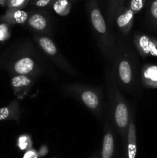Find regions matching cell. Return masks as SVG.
<instances>
[{
	"instance_id": "obj_1",
	"label": "cell",
	"mask_w": 157,
	"mask_h": 158,
	"mask_svg": "<svg viewBox=\"0 0 157 158\" xmlns=\"http://www.w3.org/2000/svg\"><path fill=\"white\" fill-rule=\"evenodd\" d=\"M4 66L12 76L26 75L40 78L53 76L46 57L33 40L26 38L12 48L4 60Z\"/></svg>"
},
{
	"instance_id": "obj_2",
	"label": "cell",
	"mask_w": 157,
	"mask_h": 158,
	"mask_svg": "<svg viewBox=\"0 0 157 158\" xmlns=\"http://www.w3.org/2000/svg\"><path fill=\"white\" fill-rule=\"evenodd\" d=\"M105 83L108 98L106 110L115 131L124 143L132 111L115 81L111 66L105 68Z\"/></svg>"
},
{
	"instance_id": "obj_3",
	"label": "cell",
	"mask_w": 157,
	"mask_h": 158,
	"mask_svg": "<svg viewBox=\"0 0 157 158\" xmlns=\"http://www.w3.org/2000/svg\"><path fill=\"white\" fill-rule=\"evenodd\" d=\"M111 69L120 89L129 94H134L138 86L136 63L132 50L121 40L115 39Z\"/></svg>"
},
{
	"instance_id": "obj_4",
	"label": "cell",
	"mask_w": 157,
	"mask_h": 158,
	"mask_svg": "<svg viewBox=\"0 0 157 158\" xmlns=\"http://www.w3.org/2000/svg\"><path fill=\"white\" fill-rule=\"evenodd\" d=\"M87 11L91 28L100 52L106 61L111 63L115 50V36L106 23L97 0H88Z\"/></svg>"
},
{
	"instance_id": "obj_5",
	"label": "cell",
	"mask_w": 157,
	"mask_h": 158,
	"mask_svg": "<svg viewBox=\"0 0 157 158\" xmlns=\"http://www.w3.org/2000/svg\"><path fill=\"white\" fill-rule=\"evenodd\" d=\"M63 93L84 105L96 118L102 120L104 113V100L100 88L80 83H64Z\"/></svg>"
},
{
	"instance_id": "obj_6",
	"label": "cell",
	"mask_w": 157,
	"mask_h": 158,
	"mask_svg": "<svg viewBox=\"0 0 157 158\" xmlns=\"http://www.w3.org/2000/svg\"><path fill=\"white\" fill-rule=\"evenodd\" d=\"M32 40L41 51L42 54L57 68L72 77L78 76L76 69L68 62L49 35L33 33Z\"/></svg>"
},
{
	"instance_id": "obj_7",
	"label": "cell",
	"mask_w": 157,
	"mask_h": 158,
	"mask_svg": "<svg viewBox=\"0 0 157 158\" xmlns=\"http://www.w3.org/2000/svg\"><path fill=\"white\" fill-rule=\"evenodd\" d=\"M106 110L103 137L102 142L100 158H117V142L115 130L111 122L108 112Z\"/></svg>"
},
{
	"instance_id": "obj_8",
	"label": "cell",
	"mask_w": 157,
	"mask_h": 158,
	"mask_svg": "<svg viewBox=\"0 0 157 158\" xmlns=\"http://www.w3.org/2000/svg\"><path fill=\"white\" fill-rule=\"evenodd\" d=\"M133 43L143 58L157 57V39L155 37L136 32L133 36Z\"/></svg>"
},
{
	"instance_id": "obj_9",
	"label": "cell",
	"mask_w": 157,
	"mask_h": 158,
	"mask_svg": "<svg viewBox=\"0 0 157 158\" xmlns=\"http://www.w3.org/2000/svg\"><path fill=\"white\" fill-rule=\"evenodd\" d=\"M38 80V78L26 75L12 76L10 80L11 87L17 100L24 99L30 93Z\"/></svg>"
},
{
	"instance_id": "obj_10",
	"label": "cell",
	"mask_w": 157,
	"mask_h": 158,
	"mask_svg": "<svg viewBox=\"0 0 157 158\" xmlns=\"http://www.w3.org/2000/svg\"><path fill=\"white\" fill-rule=\"evenodd\" d=\"M26 26L36 34L49 35L51 32L50 19L47 15L42 12H32L26 23Z\"/></svg>"
},
{
	"instance_id": "obj_11",
	"label": "cell",
	"mask_w": 157,
	"mask_h": 158,
	"mask_svg": "<svg viewBox=\"0 0 157 158\" xmlns=\"http://www.w3.org/2000/svg\"><path fill=\"white\" fill-rule=\"evenodd\" d=\"M125 145V158H135L137 154V134L135 116L133 111L131 113L130 121L126 132Z\"/></svg>"
},
{
	"instance_id": "obj_12",
	"label": "cell",
	"mask_w": 157,
	"mask_h": 158,
	"mask_svg": "<svg viewBox=\"0 0 157 158\" xmlns=\"http://www.w3.org/2000/svg\"><path fill=\"white\" fill-rule=\"evenodd\" d=\"M135 14L129 8L124 6L120 8L115 17V22L120 32L124 35H127L130 32L134 23Z\"/></svg>"
},
{
	"instance_id": "obj_13",
	"label": "cell",
	"mask_w": 157,
	"mask_h": 158,
	"mask_svg": "<svg viewBox=\"0 0 157 158\" xmlns=\"http://www.w3.org/2000/svg\"><path fill=\"white\" fill-rule=\"evenodd\" d=\"M29 13L23 9H7L4 14L0 17L1 23H7L9 26L26 25Z\"/></svg>"
},
{
	"instance_id": "obj_14",
	"label": "cell",
	"mask_w": 157,
	"mask_h": 158,
	"mask_svg": "<svg viewBox=\"0 0 157 158\" xmlns=\"http://www.w3.org/2000/svg\"><path fill=\"white\" fill-rule=\"evenodd\" d=\"M141 82L143 86L157 89V64H145L142 67Z\"/></svg>"
},
{
	"instance_id": "obj_15",
	"label": "cell",
	"mask_w": 157,
	"mask_h": 158,
	"mask_svg": "<svg viewBox=\"0 0 157 158\" xmlns=\"http://www.w3.org/2000/svg\"><path fill=\"white\" fill-rule=\"evenodd\" d=\"M21 108L18 100H12L7 106L0 108V121L14 120L19 123L21 118Z\"/></svg>"
},
{
	"instance_id": "obj_16",
	"label": "cell",
	"mask_w": 157,
	"mask_h": 158,
	"mask_svg": "<svg viewBox=\"0 0 157 158\" xmlns=\"http://www.w3.org/2000/svg\"><path fill=\"white\" fill-rule=\"evenodd\" d=\"M126 1V0H108L107 18L109 24H113L117 12L120 8L125 6Z\"/></svg>"
},
{
	"instance_id": "obj_17",
	"label": "cell",
	"mask_w": 157,
	"mask_h": 158,
	"mask_svg": "<svg viewBox=\"0 0 157 158\" xmlns=\"http://www.w3.org/2000/svg\"><path fill=\"white\" fill-rule=\"evenodd\" d=\"M54 12L60 16H66L70 13L72 4L69 0H54L52 3Z\"/></svg>"
},
{
	"instance_id": "obj_18",
	"label": "cell",
	"mask_w": 157,
	"mask_h": 158,
	"mask_svg": "<svg viewBox=\"0 0 157 158\" xmlns=\"http://www.w3.org/2000/svg\"><path fill=\"white\" fill-rule=\"evenodd\" d=\"M16 145L18 149L22 151H26L27 150L33 148V142L30 134H23L18 137Z\"/></svg>"
},
{
	"instance_id": "obj_19",
	"label": "cell",
	"mask_w": 157,
	"mask_h": 158,
	"mask_svg": "<svg viewBox=\"0 0 157 158\" xmlns=\"http://www.w3.org/2000/svg\"><path fill=\"white\" fill-rule=\"evenodd\" d=\"M147 3V12L149 20L152 26L157 29V0H149Z\"/></svg>"
},
{
	"instance_id": "obj_20",
	"label": "cell",
	"mask_w": 157,
	"mask_h": 158,
	"mask_svg": "<svg viewBox=\"0 0 157 158\" xmlns=\"http://www.w3.org/2000/svg\"><path fill=\"white\" fill-rule=\"evenodd\" d=\"M149 0H131L129 2V8L132 11L134 14H137L141 12L142 9L145 7Z\"/></svg>"
},
{
	"instance_id": "obj_21",
	"label": "cell",
	"mask_w": 157,
	"mask_h": 158,
	"mask_svg": "<svg viewBox=\"0 0 157 158\" xmlns=\"http://www.w3.org/2000/svg\"><path fill=\"white\" fill-rule=\"evenodd\" d=\"M9 25L0 23V43H4L11 37V29Z\"/></svg>"
},
{
	"instance_id": "obj_22",
	"label": "cell",
	"mask_w": 157,
	"mask_h": 158,
	"mask_svg": "<svg viewBox=\"0 0 157 158\" xmlns=\"http://www.w3.org/2000/svg\"><path fill=\"white\" fill-rule=\"evenodd\" d=\"M30 0H7L6 2L8 9H22L26 7Z\"/></svg>"
},
{
	"instance_id": "obj_23",
	"label": "cell",
	"mask_w": 157,
	"mask_h": 158,
	"mask_svg": "<svg viewBox=\"0 0 157 158\" xmlns=\"http://www.w3.org/2000/svg\"><path fill=\"white\" fill-rule=\"evenodd\" d=\"M53 1L54 0H32L31 4L35 7L45 8L46 6H49V5H52Z\"/></svg>"
},
{
	"instance_id": "obj_24",
	"label": "cell",
	"mask_w": 157,
	"mask_h": 158,
	"mask_svg": "<svg viewBox=\"0 0 157 158\" xmlns=\"http://www.w3.org/2000/svg\"><path fill=\"white\" fill-rule=\"evenodd\" d=\"M22 158H38V151L34 148H30V149L25 151L23 157Z\"/></svg>"
},
{
	"instance_id": "obj_25",
	"label": "cell",
	"mask_w": 157,
	"mask_h": 158,
	"mask_svg": "<svg viewBox=\"0 0 157 158\" xmlns=\"http://www.w3.org/2000/svg\"><path fill=\"white\" fill-rule=\"evenodd\" d=\"M49 147H48V145L46 144H42V146H40L39 149L37 150V151H38V158H41V157H45V156H46L48 154V153H49Z\"/></svg>"
},
{
	"instance_id": "obj_26",
	"label": "cell",
	"mask_w": 157,
	"mask_h": 158,
	"mask_svg": "<svg viewBox=\"0 0 157 158\" xmlns=\"http://www.w3.org/2000/svg\"><path fill=\"white\" fill-rule=\"evenodd\" d=\"M89 158H100V151H95V152L93 154H92Z\"/></svg>"
},
{
	"instance_id": "obj_27",
	"label": "cell",
	"mask_w": 157,
	"mask_h": 158,
	"mask_svg": "<svg viewBox=\"0 0 157 158\" xmlns=\"http://www.w3.org/2000/svg\"><path fill=\"white\" fill-rule=\"evenodd\" d=\"M6 1H7V0H0L1 2H6Z\"/></svg>"
},
{
	"instance_id": "obj_28",
	"label": "cell",
	"mask_w": 157,
	"mask_h": 158,
	"mask_svg": "<svg viewBox=\"0 0 157 158\" xmlns=\"http://www.w3.org/2000/svg\"><path fill=\"white\" fill-rule=\"evenodd\" d=\"M51 158H59V157H51Z\"/></svg>"
},
{
	"instance_id": "obj_29",
	"label": "cell",
	"mask_w": 157,
	"mask_h": 158,
	"mask_svg": "<svg viewBox=\"0 0 157 158\" xmlns=\"http://www.w3.org/2000/svg\"><path fill=\"white\" fill-rule=\"evenodd\" d=\"M97 1H98V0H97ZM99 1H102V0H99Z\"/></svg>"
}]
</instances>
